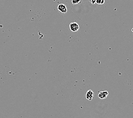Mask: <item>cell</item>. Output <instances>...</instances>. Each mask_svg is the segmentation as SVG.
Masks as SVG:
<instances>
[{"instance_id":"8992f818","label":"cell","mask_w":133,"mask_h":118,"mask_svg":"<svg viewBox=\"0 0 133 118\" xmlns=\"http://www.w3.org/2000/svg\"><path fill=\"white\" fill-rule=\"evenodd\" d=\"M96 3L98 5H102L105 3V0H96Z\"/></svg>"},{"instance_id":"5b68a950","label":"cell","mask_w":133,"mask_h":118,"mask_svg":"<svg viewBox=\"0 0 133 118\" xmlns=\"http://www.w3.org/2000/svg\"><path fill=\"white\" fill-rule=\"evenodd\" d=\"M81 0H72V3L73 5H77L81 3Z\"/></svg>"},{"instance_id":"ba28073f","label":"cell","mask_w":133,"mask_h":118,"mask_svg":"<svg viewBox=\"0 0 133 118\" xmlns=\"http://www.w3.org/2000/svg\"><path fill=\"white\" fill-rule=\"evenodd\" d=\"M132 32H133V29H132Z\"/></svg>"},{"instance_id":"52a82bcc","label":"cell","mask_w":133,"mask_h":118,"mask_svg":"<svg viewBox=\"0 0 133 118\" xmlns=\"http://www.w3.org/2000/svg\"><path fill=\"white\" fill-rule=\"evenodd\" d=\"M89 1H90V3H91L92 4H93V5H94V4H96V0H89Z\"/></svg>"},{"instance_id":"277c9868","label":"cell","mask_w":133,"mask_h":118,"mask_svg":"<svg viewBox=\"0 0 133 118\" xmlns=\"http://www.w3.org/2000/svg\"><path fill=\"white\" fill-rule=\"evenodd\" d=\"M108 94L109 93L107 91H100V93H98V96L99 98L103 99L106 98L107 97H108Z\"/></svg>"},{"instance_id":"6da1fadb","label":"cell","mask_w":133,"mask_h":118,"mask_svg":"<svg viewBox=\"0 0 133 118\" xmlns=\"http://www.w3.org/2000/svg\"><path fill=\"white\" fill-rule=\"evenodd\" d=\"M70 28L71 31L76 32L79 30V26L76 22L71 23L70 24Z\"/></svg>"},{"instance_id":"3957f363","label":"cell","mask_w":133,"mask_h":118,"mask_svg":"<svg viewBox=\"0 0 133 118\" xmlns=\"http://www.w3.org/2000/svg\"><path fill=\"white\" fill-rule=\"evenodd\" d=\"M94 98V93L92 90H88L86 93V98L89 101H92Z\"/></svg>"},{"instance_id":"7a4b0ae2","label":"cell","mask_w":133,"mask_h":118,"mask_svg":"<svg viewBox=\"0 0 133 118\" xmlns=\"http://www.w3.org/2000/svg\"><path fill=\"white\" fill-rule=\"evenodd\" d=\"M58 9L61 13L65 14L67 12V8L64 4H59L58 6Z\"/></svg>"}]
</instances>
